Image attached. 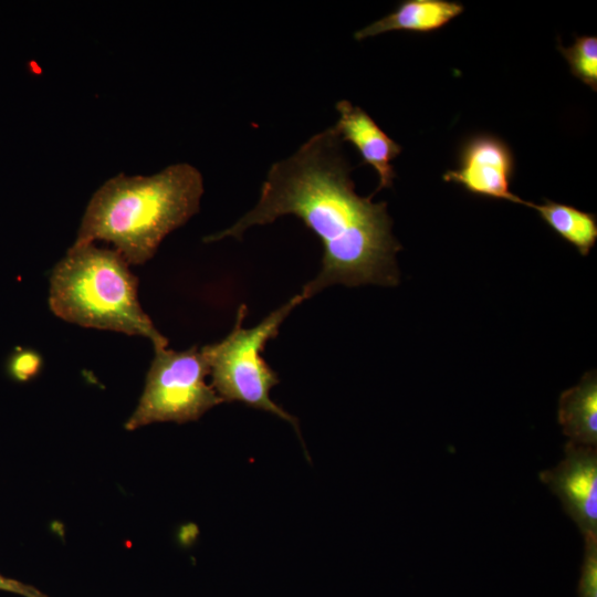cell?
<instances>
[{
  "mask_svg": "<svg viewBox=\"0 0 597 597\" xmlns=\"http://www.w3.org/2000/svg\"><path fill=\"white\" fill-rule=\"evenodd\" d=\"M525 206L536 210L546 224L583 256L588 255L597 240V218L594 213L547 199L541 205L526 201Z\"/></svg>",
  "mask_w": 597,
  "mask_h": 597,
  "instance_id": "8fae6325",
  "label": "cell"
},
{
  "mask_svg": "<svg viewBox=\"0 0 597 597\" xmlns=\"http://www.w3.org/2000/svg\"><path fill=\"white\" fill-rule=\"evenodd\" d=\"M303 301L302 295L296 294L251 328L242 326L247 317V305L242 304L231 332L223 339L200 348L212 378L211 386L223 402L239 401L268 411L291 423L296 431L297 419L270 397L280 379L262 353L268 342L277 336L284 320Z\"/></svg>",
  "mask_w": 597,
  "mask_h": 597,
  "instance_id": "277c9868",
  "label": "cell"
},
{
  "mask_svg": "<svg viewBox=\"0 0 597 597\" xmlns=\"http://www.w3.org/2000/svg\"><path fill=\"white\" fill-rule=\"evenodd\" d=\"M579 597H597V536L584 537Z\"/></svg>",
  "mask_w": 597,
  "mask_h": 597,
  "instance_id": "4fadbf2b",
  "label": "cell"
},
{
  "mask_svg": "<svg viewBox=\"0 0 597 597\" xmlns=\"http://www.w3.org/2000/svg\"><path fill=\"white\" fill-rule=\"evenodd\" d=\"M514 167L510 146L498 136L483 133L462 144L458 168L447 170L442 178L476 196L526 205L511 191Z\"/></svg>",
  "mask_w": 597,
  "mask_h": 597,
  "instance_id": "8992f818",
  "label": "cell"
},
{
  "mask_svg": "<svg viewBox=\"0 0 597 597\" xmlns=\"http://www.w3.org/2000/svg\"><path fill=\"white\" fill-rule=\"evenodd\" d=\"M0 590L12 593L22 597H50L32 585L6 577L0 574Z\"/></svg>",
  "mask_w": 597,
  "mask_h": 597,
  "instance_id": "9a60e30c",
  "label": "cell"
},
{
  "mask_svg": "<svg viewBox=\"0 0 597 597\" xmlns=\"http://www.w3.org/2000/svg\"><path fill=\"white\" fill-rule=\"evenodd\" d=\"M338 121L334 126L342 142L352 143L359 151L363 163L376 170L378 186L371 197L392 186L396 172L391 165L401 153V146L392 140L360 107L346 100L336 104Z\"/></svg>",
  "mask_w": 597,
  "mask_h": 597,
  "instance_id": "ba28073f",
  "label": "cell"
},
{
  "mask_svg": "<svg viewBox=\"0 0 597 597\" xmlns=\"http://www.w3.org/2000/svg\"><path fill=\"white\" fill-rule=\"evenodd\" d=\"M464 7L449 0H404L389 14L358 30L354 38L358 41L390 31L428 33L441 29Z\"/></svg>",
  "mask_w": 597,
  "mask_h": 597,
  "instance_id": "9c48e42d",
  "label": "cell"
},
{
  "mask_svg": "<svg viewBox=\"0 0 597 597\" xmlns=\"http://www.w3.org/2000/svg\"><path fill=\"white\" fill-rule=\"evenodd\" d=\"M49 307L59 318L87 328L140 336L167 347L138 300V279L114 249L73 243L49 277Z\"/></svg>",
  "mask_w": 597,
  "mask_h": 597,
  "instance_id": "3957f363",
  "label": "cell"
},
{
  "mask_svg": "<svg viewBox=\"0 0 597 597\" xmlns=\"http://www.w3.org/2000/svg\"><path fill=\"white\" fill-rule=\"evenodd\" d=\"M561 53L567 61L572 74L597 91V38L595 35L577 36L574 43L564 48L559 44Z\"/></svg>",
  "mask_w": 597,
  "mask_h": 597,
  "instance_id": "7c38bea8",
  "label": "cell"
},
{
  "mask_svg": "<svg viewBox=\"0 0 597 597\" xmlns=\"http://www.w3.org/2000/svg\"><path fill=\"white\" fill-rule=\"evenodd\" d=\"M558 422L569 442L587 447L597 444V375L586 373L580 381L562 392Z\"/></svg>",
  "mask_w": 597,
  "mask_h": 597,
  "instance_id": "30bf717a",
  "label": "cell"
},
{
  "mask_svg": "<svg viewBox=\"0 0 597 597\" xmlns=\"http://www.w3.org/2000/svg\"><path fill=\"white\" fill-rule=\"evenodd\" d=\"M145 387L125 429L136 430L155 422L186 423L201 418L222 404L206 383L208 364L197 346L186 350L154 349Z\"/></svg>",
  "mask_w": 597,
  "mask_h": 597,
  "instance_id": "5b68a950",
  "label": "cell"
},
{
  "mask_svg": "<svg viewBox=\"0 0 597 597\" xmlns=\"http://www.w3.org/2000/svg\"><path fill=\"white\" fill-rule=\"evenodd\" d=\"M564 459L540 480L561 501L583 536H597V449L567 442Z\"/></svg>",
  "mask_w": 597,
  "mask_h": 597,
  "instance_id": "52a82bcc",
  "label": "cell"
},
{
  "mask_svg": "<svg viewBox=\"0 0 597 597\" xmlns=\"http://www.w3.org/2000/svg\"><path fill=\"white\" fill-rule=\"evenodd\" d=\"M42 367V358L33 349H18L8 362V373L17 381L25 383L36 377Z\"/></svg>",
  "mask_w": 597,
  "mask_h": 597,
  "instance_id": "5bb4252c",
  "label": "cell"
},
{
  "mask_svg": "<svg viewBox=\"0 0 597 597\" xmlns=\"http://www.w3.org/2000/svg\"><path fill=\"white\" fill-rule=\"evenodd\" d=\"M342 143L334 127L313 135L271 166L253 209L203 241L239 239L251 227L292 214L323 245L322 268L300 293L304 301L333 284L396 286L401 245L391 233L387 203L356 193Z\"/></svg>",
  "mask_w": 597,
  "mask_h": 597,
  "instance_id": "6da1fadb",
  "label": "cell"
},
{
  "mask_svg": "<svg viewBox=\"0 0 597 597\" xmlns=\"http://www.w3.org/2000/svg\"><path fill=\"white\" fill-rule=\"evenodd\" d=\"M201 172L187 163L149 175L119 172L92 195L74 243H111L129 265H142L163 240L200 209Z\"/></svg>",
  "mask_w": 597,
  "mask_h": 597,
  "instance_id": "7a4b0ae2",
  "label": "cell"
}]
</instances>
